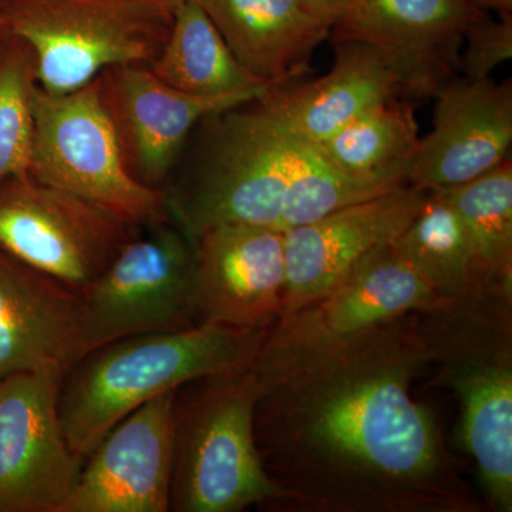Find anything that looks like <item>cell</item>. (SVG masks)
I'll use <instances>...</instances> for the list:
<instances>
[{"label": "cell", "mask_w": 512, "mask_h": 512, "mask_svg": "<svg viewBox=\"0 0 512 512\" xmlns=\"http://www.w3.org/2000/svg\"><path fill=\"white\" fill-rule=\"evenodd\" d=\"M258 336L259 330L200 323L93 350L63 376L59 414L67 443L86 460L119 421L154 397L247 370L259 352Z\"/></svg>", "instance_id": "1"}, {"label": "cell", "mask_w": 512, "mask_h": 512, "mask_svg": "<svg viewBox=\"0 0 512 512\" xmlns=\"http://www.w3.org/2000/svg\"><path fill=\"white\" fill-rule=\"evenodd\" d=\"M190 171L165 191L171 220L194 241L224 224L278 228L288 187L284 126L258 99L204 119Z\"/></svg>", "instance_id": "2"}, {"label": "cell", "mask_w": 512, "mask_h": 512, "mask_svg": "<svg viewBox=\"0 0 512 512\" xmlns=\"http://www.w3.org/2000/svg\"><path fill=\"white\" fill-rule=\"evenodd\" d=\"M174 6L158 0H0V25L29 47L47 93L82 89L104 70L150 64Z\"/></svg>", "instance_id": "3"}, {"label": "cell", "mask_w": 512, "mask_h": 512, "mask_svg": "<svg viewBox=\"0 0 512 512\" xmlns=\"http://www.w3.org/2000/svg\"><path fill=\"white\" fill-rule=\"evenodd\" d=\"M217 382L187 403L175 397L170 510L237 512L278 497L255 446L258 387L245 370Z\"/></svg>", "instance_id": "4"}, {"label": "cell", "mask_w": 512, "mask_h": 512, "mask_svg": "<svg viewBox=\"0 0 512 512\" xmlns=\"http://www.w3.org/2000/svg\"><path fill=\"white\" fill-rule=\"evenodd\" d=\"M29 174L143 227L170 218L165 191L128 171L100 96L99 79L63 94L35 87Z\"/></svg>", "instance_id": "5"}, {"label": "cell", "mask_w": 512, "mask_h": 512, "mask_svg": "<svg viewBox=\"0 0 512 512\" xmlns=\"http://www.w3.org/2000/svg\"><path fill=\"white\" fill-rule=\"evenodd\" d=\"M192 271L194 241L171 218L138 227L82 293L79 360L116 340L198 325Z\"/></svg>", "instance_id": "6"}, {"label": "cell", "mask_w": 512, "mask_h": 512, "mask_svg": "<svg viewBox=\"0 0 512 512\" xmlns=\"http://www.w3.org/2000/svg\"><path fill=\"white\" fill-rule=\"evenodd\" d=\"M306 424L323 450L387 476H424L437 463L433 419L396 369L340 376L316 394Z\"/></svg>", "instance_id": "7"}, {"label": "cell", "mask_w": 512, "mask_h": 512, "mask_svg": "<svg viewBox=\"0 0 512 512\" xmlns=\"http://www.w3.org/2000/svg\"><path fill=\"white\" fill-rule=\"evenodd\" d=\"M137 228L29 173L0 183V248L79 293Z\"/></svg>", "instance_id": "8"}, {"label": "cell", "mask_w": 512, "mask_h": 512, "mask_svg": "<svg viewBox=\"0 0 512 512\" xmlns=\"http://www.w3.org/2000/svg\"><path fill=\"white\" fill-rule=\"evenodd\" d=\"M63 376L42 369L0 380V512H57L80 476L84 458L60 421Z\"/></svg>", "instance_id": "9"}, {"label": "cell", "mask_w": 512, "mask_h": 512, "mask_svg": "<svg viewBox=\"0 0 512 512\" xmlns=\"http://www.w3.org/2000/svg\"><path fill=\"white\" fill-rule=\"evenodd\" d=\"M97 79L128 171L140 183L158 190H163L161 185L173 173L188 138L202 120L259 99L268 89L195 96L163 82L148 64L140 63L110 67Z\"/></svg>", "instance_id": "10"}, {"label": "cell", "mask_w": 512, "mask_h": 512, "mask_svg": "<svg viewBox=\"0 0 512 512\" xmlns=\"http://www.w3.org/2000/svg\"><path fill=\"white\" fill-rule=\"evenodd\" d=\"M426 195L406 184L285 231L281 315L319 301L356 266L390 247L416 217Z\"/></svg>", "instance_id": "11"}, {"label": "cell", "mask_w": 512, "mask_h": 512, "mask_svg": "<svg viewBox=\"0 0 512 512\" xmlns=\"http://www.w3.org/2000/svg\"><path fill=\"white\" fill-rule=\"evenodd\" d=\"M175 397L177 390L161 394L119 421L57 512L171 511Z\"/></svg>", "instance_id": "12"}, {"label": "cell", "mask_w": 512, "mask_h": 512, "mask_svg": "<svg viewBox=\"0 0 512 512\" xmlns=\"http://www.w3.org/2000/svg\"><path fill=\"white\" fill-rule=\"evenodd\" d=\"M481 15L467 0H355L330 35L376 47L404 97L437 96L454 79L464 32Z\"/></svg>", "instance_id": "13"}, {"label": "cell", "mask_w": 512, "mask_h": 512, "mask_svg": "<svg viewBox=\"0 0 512 512\" xmlns=\"http://www.w3.org/2000/svg\"><path fill=\"white\" fill-rule=\"evenodd\" d=\"M284 289L282 229L224 224L194 239L192 296L198 325L259 330L281 315Z\"/></svg>", "instance_id": "14"}, {"label": "cell", "mask_w": 512, "mask_h": 512, "mask_svg": "<svg viewBox=\"0 0 512 512\" xmlns=\"http://www.w3.org/2000/svg\"><path fill=\"white\" fill-rule=\"evenodd\" d=\"M436 97L433 130L420 138L409 184L424 191L447 190L507 160L512 143L511 80L453 79Z\"/></svg>", "instance_id": "15"}, {"label": "cell", "mask_w": 512, "mask_h": 512, "mask_svg": "<svg viewBox=\"0 0 512 512\" xmlns=\"http://www.w3.org/2000/svg\"><path fill=\"white\" fill-rule=\"evenodd\" d=\"M437 291L390 247L356 266L319 301L284 316L289 323L268 346L291 342L308 355L348 346L350 340L410 309L436 301Z\"/></svg>", "instance_id": "16"}, {"label": "cell", "mask_w": 512, "mask_h": 512, "mask_svg": "<svg viewBox=\"0 0 512 512\" xmlns=\"http://www.w3.org/2000/svg\"><path fill=\"white\" fill-rule=\"evenodd\" d=\"M82 293L0 248V380L79 360Z\"/></svg>", "instance_id": "17"}, {"label": "cell", "mask_w": 512, "mask_h": 512, "mask_svg": "<svg viewBox=\"0 0 512 512\" xmlns=\"http://www.w3.org/2000/svg\"><path fill=\"white\" fill-rule=\"evenodd\" d=\"M397 96L404 97L402 84L376 47L336 42L328 74L312 82L268 87L258 103L286 130L320 144L376 104Z\"/></svg>", "instance_id": "18"}, {"label": "cell", "mask_w": 512, "mask_h": 512, "mask_svg": "<svg viewBox=\"0 0 512 512\" xmlns=\"http://www.w3.org/2000/svg\"><path fill=\"white\" fill-rule=\"evenodd\" d=\"M239 63L268 86L296 82L330 28L301 0H195Z\"/></svg>", "instance_id": "19"}, {"label": "cell", "mask_w": 512, "mask_h": 512, "mask_svg": "<svg viewBox=\"0 0 512 512\" xmlns=\"http://www.w3.org/2000/svg\"><path fill=\"white\" fill-rule=\"evenodd\" d=\"M148 66L163 82L195 96H225L269 87L238 62L195 0L175 6L163 49Z\"/></svg>", "instance_id": "20"}, {"label": "cell", "mask_w": 512, "mask_h": 512, "mask_svg": "<svg viewBox=\"0 0 512 512\" xmlns=\"http://www.w3.org/2000/svg\"><path fill=\"white\" fill-rule=\"evenodd\" d=\"M461 433L485 488L503 511L512 507V372L507 365L470 367L456 380Z\"/></svg>", "instance_id": "21"}, {"label": "cell", "mask_w": 512, "mask_h": 512, "mask_svg": "<svg viewBox=\"0 0 512 512\" xmlns=\"http://www.w3.org/2000/svg\"><path fill=\"white\" fill-rule=\"evenodd\" d=\"M316 146L330 163L352 177L409 183L420 146L414 104L403 96L383 101Z\"/></svg>", "instance_id": "22"}, {"label": "cell", "mask_w": 512, "mask_h": 512, "mask_svg": "<svg viewBox=\"0 0 512 512\" xmlns=\"http://www.w3.org/2000/svg\"><path fill=\"white\" fill-rule=\"evenodd\" d=\"M285 131L289 171L284 210L278 222L282 231L409 184L387 178L352 177L330 163L315 143Z\"/></svg>", "instance_id": "23"}, {"label": "cell", "mask_w": 512, "mask_h": 512, "mask_svg": "<svg viewBox=\"0 0 512 512\" xmlns=\"http://www.w3.org/2000/svg\"><path fill=\"white\" fill-rule=\"evenodd\" d=\"M437 291H460L480 279L463 222L439 190L427 191L416 217L390 245Z\"/></svg>", "instance_id": "24"}, {"label": "cell", "mask_w": 512, "mask_h": 512, "mask_svg": "<svg viewBox=\"0 0 512 512\" xmlns=\"http://www.w3.org/2000/svg\"><path fill=\"white\" fill-rule=\"evenodd\" d=\"M470 239L481 278L510 282L512 268V163L508 157L476 180L439 190Z\"/></svg>", "instance_id": "25"}, {"label": "cell", "mask_w": 512, "mask_h": 512, "mask_svg": "<svg viewBox=\"0 0 512 512\" xmlns=\"http://www.w3.org/2000/svg\"><path fill=\"white\" fill-rule=\"evenodd\" d=\"M35 63L29 47L3 30L0 39V183L29 173Z\"/></svg>", "instance_id": "26"}, {"label": "cell", "mask_w": 512, "mask_h": 512, "mask_svg": "<svg viewBox=\"0 0 512 512\" xmlns=\"http://www.w3.org/2000/svg\"><path fill=\"white\" fill-rule=\"evenodd\" d=\"M466 52L460 57L464 79L483 80L512 57V15L493 20L481 15L464 32Z\"/></svg>", "instance_id": "27"}, {"label": "cell", "mask_w": 512, "mask_h": 512, "mask_svg": "<svg viewBox=\"0 0 512 512\" xmlns=\"http://www.w3.org/2000/svg\"><path fill=\"white\" fill-rule=\"evenodd\" d=\"M301 2L332 30L346 18L355 0H301Z\"/></svg>", "instance_id": "28"}, {"label": "cell", "mask_w": 512, "mask_h": 512, "mask_svg": "<svg viewBox=\"0 0 512 512\" xmlns=\"http://www.w3.org/2000/svg\"><path fill=\"white\" fill-rule=\"evenodd\" d=\"M480 12H497L498 15H512V0H467Z\"/></svg>", "instance_id": "29"}, {"label": "cell", "mask_w": 512, "mask_h": 512, "mask_svg": "<svg viewBox=\"0 0 512 512\" xmlns=\"http://www.w3.org/2000/svg\"><path fill=\"white\" fill-rule=\"evenodd\" d=\"M158 2L167 3V5L177 6L178 3L184 2V0H158Z\"/></svg>", "instance_id": "30"}, {"label": "cell", "mask_w": 512, "mask_h": 512, "mask_svg": "<svg viewBox=\"0 0 512 512\" xmlns=\"http://www.w3.org/2000/svg\"><path fill=\"white\" fill-rule=\"evenodd\" d=\"M3 37V28H2V25H0V39H2Z\"/></svg>", "instance_id": "31"}]
</instances>
